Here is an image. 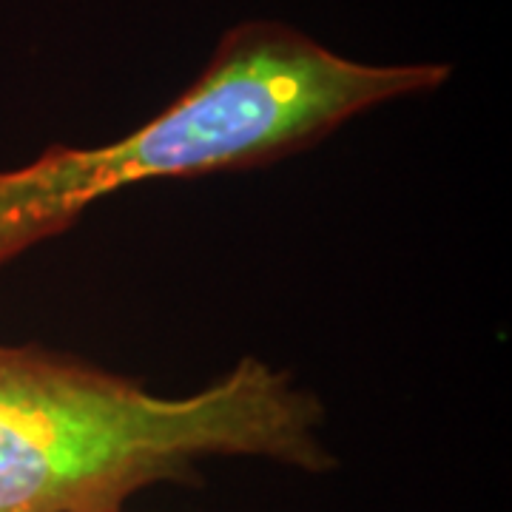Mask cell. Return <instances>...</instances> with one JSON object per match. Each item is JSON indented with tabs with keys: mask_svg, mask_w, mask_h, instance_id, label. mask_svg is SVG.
Wrapping results in <instances>:
<instances>
[{
	"mask_svg": "<svg viewBox=\"0 0 512 512\" xmlns=\"http://www.w3.org/2000/svg\"><path fill=\"white\" fill-rule=\"evenodd\" d=\"M447 63H362L291 23L242 20L163 111L103 146H55L0 171V268L69 231L94 202L154 180L282 160L404 97L439 92Z\"/></svg>",
	"mask_w": 512,
	"mask_h": 512,
	"instance_id": "cell-2",
	"label": "cell"
},
{
	"mask_svg": "<svg viewBox=\"0 0 512 512\" xmlns=\"http://www.w3.org/2000/svg\"><path fill=\"white\" fill-rule=\"evenodd\" d=\"M325 404L293 373L245 356L188 396L40 345L0 342V512H126L211 458L336 467Z\"/></svg>",
	"mask_w": 512,
	"mask_h": 512,
	"instance_id": "cell-1",
	"label": "cell"
}]
</instances>
